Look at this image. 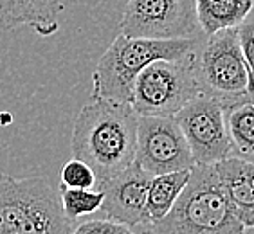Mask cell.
Returning a JSON list of instances; mask_svg holds the SVG:
<instances>
[{
  "label": "cell",
  "instance_id": "6da1fadb",
  "mask_svg": "<svg viewBox=\"0 0 254 234\" xmlns=\"http://www.w3.org/2000/svg\"><path fill=\"white\" fill-rule=\"evenodd\" d=\"M139 116L130 105L90 98L76 116L72 128L74 159L83 161L96 175V185L133 164Z\"/></svg>",
  "mask_w": 254,
  "mask_h": 234
},
{
  "label": "cell",
  "instance_id": "7a4b0ae2",
  "mask_svg": "<svg viewBox=\"0 0 254 234\" xmlns=\"http://www.w3.org/2000/svg\"><path fill=\"white\" fill-rule=\"evenodd\" d=\"M202 36L188 40H146L118 34L98 59L92 74V98L132 105L133 85L142 68L157 59H179L195 53Z\"/></svg>",
  "mask_w": 254,
  "mask_h": 234
},
{
  "label": "cell",
  "instance_id": "3957f363",
  "mask_svg": "<svg viewBox=\"0 0 254 234\" xmlns=\"http://www.w3.org/2000/svg\"><path fill=\"white\" fill-rule=\"evenodd\" d=\"M155 234H244L215 166H193L186 187L166 216L148 225Z\"/></svg>",
  "mask_w": 254,
  "mask_h": 234
},
{
  "label": "cell",
  "instance_id": "277c9868",
  "mask_svg": "<svg viewBox=\"0 0 254 234\" xmlns=\"http://www.w3.org/2000/svg\"><path fill=\"white\" fill-rule=\"evenodd\" d=\"M72 229L49 178L0 175V234H70Z\"/></svg>",
  "mask_w": 254,
  "mask_h": 234
},
{
  "label": "cell",
  "instance_id": "5b68a950",
  "mask_svg": "<svg viewBox=\"0 0 254 234\" xmlns=\"http://www.w3.org/2000/svg\"><path fill=\"white\" fill-rule=\"evenodd\" d=\"M198 49L184 58L157 59L142 68L133 85L130 105L137 116L173 117L191 99L202 96L196 76Z\"/></svg>",
  "mask_w": 254,
  "mask_h": 234
},
{
  "label": "cell",
  "instance_id": "8992f818",
  "mask_svg": "<svg viewBox=\"0 0 254 234\" xmlns=\"http://www.w3.org/2000/svg\"><path fill=\"white\" fill-rule=\"evenodd\" d=\"M196 76L202 96L224 108L253 101V67L245 63L235 29L205 36L196 54Z\"/></svg>",
  "mask_w": 254,
  "mask_h": 234
},
{
  "label": "cell",
  "instance_id": "52a82bcc",
  "mask_svg": "<svg viewBox=\"0 0 254 234\" xmlns=\"http://www.w3.org/2000/svg\"><path fill=\"white\" fill-rule=\"evenodd\" d=\"M119 34L146 40H188L200 34L193 0H128Z\"/></svg>",
  "mask_w": 254,
  "mask_h": 234
},
{
  "label": "cell",
  "instance_id": "ba28073f",
  "mask_svg": "<svg viewBox=\"0 0 254 234\" xmlns=\"http://www.w3.org/2000/svg\"><path fill=\"white\" fill-rule=\"evenodd\" d=\"M224 110L220 101L209 96H196L173 116L195 166H213L231 155Z\"/></svg>",
  "mask_w": 254,
  "mask_h": 234
},
{
  "label": "cell",
  "instance_id": "9c48e42d",
  "mask_svg": "<svg viewBox=\"0 0 254 234\" xmlns=\"http://www.w3.org/2000/svg\"><path fill=\"white\" fill-rule=\"evenodd\" d=\"M133 162L152 176L195 166L173 117H139Z\"/></svg>",
  "mask_w": 254,
  "mask_h": 234
},
{
  "label": "cell",
  "instance_id": "30bf717a",
  "mask_svg": "<svg viewBox=\"0 0 254 234\" xmlns=\"http://www.w3.org/2000/svg\"><path fill=\"white\" fill-rule=\"evenodd\" d=\"M152 175L141 170L135 162L116 176L96 185L103 193L101 211L108 220L125 224L128 227H142L146 224V195Z\"/></svg>",
  "mask_w": 254,
  "mask_h": 234
},
{
  "label": "cell",
  "instance_id": "8fae6325",
  "mask_svg": "<svg viewBox=\"0 0 254 234\" xmlns=\"http://www.w3.org/2000/svg\"><path fill=\"white\" fill-rule=\"evenodd\" d=\"M216 176L224 187L227 200L238 220L251 229L254 225V164L240 157L229 155L213 164Z\"/></svg>",
  "mask_w": 254,
  "mask_h": 234
},
{
  "label": "cell",
  "instance_id": "7c38bea8",
  "mask_svg": "<svg viewBox=\"0 0 254 234\" xmlns=\"http://www.w3.org/2000/svg\"><path fill=\"white\" fill-rule=\"evenodd\" d=\"M62 11V0H0V27L16 29L27 25L45 38L58 33Z\"/></svg>",
  "mask_w": 254,
  "mask_h": 234
},
{
  "label": "cell",
  "instance_id": "4fadbf2b",
  "mask_svg": "<svg viewBox=\"0 0 254 234\" xmlns=\"http://www.w3.org/2000/svg\"><path fill=\"white\" fill-rule=\"evenodd\" d=\"M200 33L205 36L235 29L253 13V0H193Z\"/></svg>",
  "mask_w": 254,
  "mask_h": 234
},
{
  "label": "cell",
  "instance_id": "5bb4252c",
  "mask_svg": "<svg viewBox=\"0 0 254 234\" xmlns=\"http://www.w3.org/2000/svg\"><path fill=\"white\" fill-rule=\"evenodd\" d=\"M188 178H190V170L152 176L146 195V207H144L148 225L155 224L170 213L182 189L186 187Z\"/></svg>",
  "mask_w": 254,
  "mask_h": 234
},
{
  "label": "cell",
  "instance_id": "9a60e30c",
  "mask_svg": "<svg viewBox=\"0 0 254 234\" xmlns=\"http://www.w3.org/2000/svg\"><path fill=\"white\" fill-rule=\"evenodd\" d=\"M225 132L229 139L231 155L253 161L254 153V105L238 103L224 110Z\"/></svg>",
  "mask_w": 254,
  "mask_h": 234
},
{
  "label": "cell",
  "instance_id": "2e32d148",
  "mask_svg": "<svg viewBox=\"0 0 254 234\" xmlns=\"http://www.w3.org/2000/svg\"><path fill=\"white\" fill-rule=\"evenodd\" d=\"M60 204L62 211L70 222H78L81 216L94 215L96 211H101L103 193L99 189H68L64 185H58Z\"/></svg>",
  "mask_w": 254,
  "mask_h": 234
},
{
  "label": "cell",
  "instance_id": "e0dca14e",
  "mask_svg": "<svg viewBox=\"0 0 254 234\" xmlns=\"http://www.w3.org/2000/svg\"><path fill=\"white\" fill-rule=\"evenodd\" d=\"M60 185L68 187V189H94L96 187V175L83 161L70 159L62 168Z\"/></svg>",
  "mask_w": 254,
  "mask_h": 234
},
{
  "label": "cell",
  "instance_id": "ac0fdd59",
  "mask_svg": "<svg viewBox=\"0 0 254 234\" xmlns=\"http://www.w3.org/2000/svg\"><path fill=\"white\" fill-rule=\"evenodd\" d=\"M70 234H139L132 227L114 220H85L81 224L74 225Z\"/></svg>",
  "mask_w": 254,
  "mask_h": 234
},
{
  "label": "cell",
  "instance_id": "d6986e66",
  "mask_svg": "<svg viewBox=\"0 0 254 234\" xmlns=\"http://www.w3.org/2000/svg\"><path fill=\"white\" fill-rule=\"evenodd\" d=\"M236 31V40H238V45H240V51L244 54V59L245 63L253 67V49H254V18H253V13H251L247 18L235 27Z\"/></svg>",
  "mask_w": 254,
  "mask_h": 234
},
{
  "label": "cell",
  "instance_id": "ffe728a7",
  "mask_svg": "<svg viewBox=\"0 0 254 234\" xmlns=\"http://www.w3.org/2000/svg\"><path fill=\"white\" fill-rule=\"evenodd\" d=\"M139 229V234H155V233H152V229L148 227V225H142V227H137Z\"/></svg>",
  "mask_w": 254,
  "mask_h": 234
}]
</instances>
